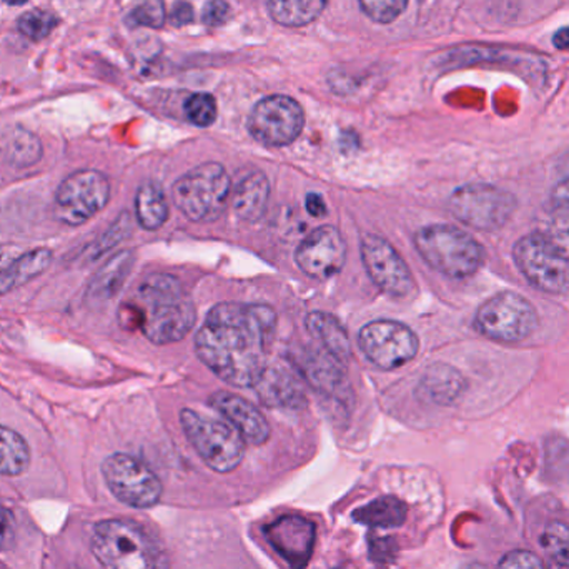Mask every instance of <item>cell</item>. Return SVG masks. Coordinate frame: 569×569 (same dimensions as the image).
<instances>
[{"label": "cell", "mask_w": 569, "mask_h": 569, "mask_svg": "<svg viewBox=\"0 0 569 569\" xmlns=\"http://www.w3.org/2000/svg\"><path fill=\"white\" fill-rule=\"evenodd\" d=\"M276 327V311L267 305L223 301L197 331V355L226 383L256 387L266 371Z\"/></svg>", "instance_id": "obj_1"}, {"label": "cell", "mask_w": 569, "mask_h": 569, "mask_svg": "<svg viewBox=\"0 0 569 569\" xmlns=\"http://www.w3.org/2000/svg\"><path fill=\"white\" fill-rule=\"evenodd\" d=\"M123 328H139L147 340L170 345L183 340L197 320L196 305L182 283L169 273H149L120 307Z\"/></svg>", "instance_id": "obj_2"}, {"label": "cell", "mask_w": 569, "mask_h": 569, "mask_svg": "<svg viewBox=\"0 0 569 569\" xmlns=\"http://www.w3.org/2000/svg\"><path fill=\"white\" fill-rule=\"evenodd\" d=\"M90 547L106 569H170L156 538L133 521H100L93 528Z\"/></svg>", "instance_id": "obj_3"}, {"label": "cell", "mask_w": 569, "mask_h": 569, "mask_svg": "<svg viewBox=\"0 0 569 569\" xmlns=\"http://www.w3.org/2000/svg\"><path fill=\"white\" fill-rule=\"evenodd\" d=\"M415 247L431 269L450 279L475 276L487 259L483 247L470 233L445 223L418 230Z\"/></svg>", "instance_id": "obj_4"}, {"label": "cell", "mask_w": 569, "mask_h": 569, "mask_svg": "<svg viewBox=\"0 0 569 569\" xmlns=\"http://www.w3.org/2000/svg\"><path fill=\"white\" fill-rule=\"evenodd\" d=\"M172 197L192 222H216L232 199V180L220 163H202L173 183Z\"/></svg>", "instance_id": "obj_5"}, {"label": "cell", "mask_w": 569, "mask_h": 569, "mask_svg": "<svg viewBox=\"0 0 569 569\" xmlns=\"http://www.w3.org/2000/svg\"><path fill=\"white\" fill-rule=\"evenodd\" d=\"M180 423L193 450L210 470L230 473L242 463L246 440L232 425L203 417L189 408L180 411Z\"/></svg>", "instance_id": "obj_6"}, {"label": "cell", "mask_w": 569, "mask_h": 569, "mask_svg": "<svg viewBox=\"0 0 569 569\" xmlns=\"http://www.w3.org/2000/svg\"><path fill=\"white\" fill-rule=\"evenodd\" d=\"M450 212L471 229L493 232L501 229L517 210V199L508 190L488 183H468L448 200Z\"/></svg>", "instance_id": "obj_7"}, {"label": "cell", "mask_w": 569, "mask_h": 569, "mask_svg": "<svg viewBox=\"0 0 569 569\" xmlns=\"http://www.w3.org/2000/svg\"><path fill=\"white\" fill-rule=\"evenodd\" d=\"M475 325L490 340L513 343L537 330L538 313L527 298L515 291H501L481 305Z\"/></svg>", "instance_id": "obj_8"}, {"label": "cell", "mask_w": 569, "mask_h": 569, "mask_svg": "<svg viewBox=\"0 0 569 569\" xmlns=\"http://www.w3.org/2000/svg\"><path fill=\"white\" fill-rule=\"evenodd\" d=\"M107 487L127 507L152 508L162 498V483L147 465L126 453L110 455L102 465Z\"/></svg>", "instance_id": "obj_9"}, {"label": "cell", "mask_w": 569, "mask_h": 569, "mask_svg": "<svg viewBox=\"0 0 569 569\" xmlns=\"http://www.w3.org/2000/svg\"><path fill=\"white\" fill-rule=\"evenodd\" d=\"M109 179L99 170H79L56 193V216L67 226H82L109 203Z\"/></svg>", "instance_id": "obj_10"}, {"label": "cell", "mask_w": 569, "mask_h": 569, "mask_svg": "<svg viewBox=\"0 0 569 569\" xmlns=\"http://www.w3.org/2000/svg\"><path fill=\"white\" fill-rule=\"evenodd\" d=\"M518 269L538 290L563 295L569 291V262L558 256L541 233H530L513 249Z\"/></svg>", "instance_id": "obj_11"}, {"label": "cell", "mask_w": 569, "mask_h": 569, "mask_svg": "<svg viewBox=\"0 0 569 569\" xmlns=\"http://www.w3.org/2000/svg\"><path fill=\"white\" fill-rule=\"evenodd\" d=\"M358 345L365 357L383 370L403 367L417 357L420 348L415 331L393 320H378L365 325L358 335Z\"/></svg>", "instance_id": "obj_12"}, {"label": "cell", "mask_w": 569, "mask_h": 569, "mask_svg": "<svg viewBox=\"0 0 569 569\" xmlns=\"http://www.w3.org/2000/svg\"><path fill=\"white\" fill-rule=\"evenodd\" d=\"M305 113L297 100L272 96L260 100L249 117V132L267 147H284L300 137Z\"/></svg>", "instance_id": "obj_13"}, {"label": "cell", "mask_w": 569, "mask_h": 569, "mask_svg": "<svg viewBox=\"0 0 569 569\" xmlns=\"http://www.w3.org/2000/svg\"><path fill=\"white\" fill-rule=\"evenodd\" d=\"M361 260L373 283L390 297L408 298L417 290L407 263L381 237L368 233L361 239Z\"/></svg>", "instance_id": "obj_14"}, {"label": "cell", "mask_w": 569, "mask_h": 569, "mask_svg": "<svg viewBox=\"0 0 569 569\" xmlns=\"http://www.w3.org/2000/svg\"><path fill=\"white\" fill-rule=\"evenodd\" d=\"M347 243L340 230L331 226L318 227L298 246L295 262L301 272L315 280H327L343 269Z\"/></svg>", "instance_id": "obj_15"}, {"label": "cell", "mask_w": 569, "mask_h": 569, "mask_svg": "<svg viewBox=\"0 0 569 569\" xmlns=\"http://www.w3.org/2000/svg\"><path fill=\"white\" fill-rule=\"evenodd\" d=\"M263 535L270 547L287 561L288 567L291 569L308 567L313 555L315 538H317L313 521L287 515L267 525L263 528Z\"/></svg>", "instance_id": "obj_16"}, {"label": "cell", "mask_w": 569, "mask_h": 569, "mask_svg": "<svg viewBox=\"0 0 569 569\" xmlns=\"http://www.w3.org/2000/svg\"><path fill=\"white\" fill-rule=\"evenodd\" d=\"M298 371L303 375L305 380L327 397L340 400L348 390L347 373L345 365L337 358L331 357L323 348L303 347L297 351Z\"/></svg>", "instance_id": "obj_17"}, {"label": "cell", "mask_w": 569, "mask_h": 569, "mask_svg": "<svg viewBox=\"0 0 569 569\" xmlns=\"http://www.w3.org/2000/svg\"><path fill=\"white\" fill-rule=\"evenodd\" d=\"M210 407L219 411L247 443H267L270 438L269 421L266 420L259 408L253 407L250 401L240 395L230 391H217L210 397Z\"/></svg>", "instance_id": "obj_18"}, {"label": "cell", "mask_w": 569, "mask_h": 569, "mask_svg": "<svg viewBox=\"0 0 569 569\" xmlns=\"http://www.w3.org/2000/svg\"><path fill=\"white\" fill-rule=\"evenodd\" d=\"M253 388L260 401L269 408L300 410L307 405V395L300 381L282 367H267Z\"/></svg>", "instance_id": "obj_19"}, {"label": "cell", "mask_w": 569, "mask_h": 569, "mask_svg": "<svg viewBox=\"0 0 569 569\" xmlns=\"http://www.w3.org/2000/svg\"><path fill=\"white\" fill-rule=\"evenodd\" d=\"M52 257L49 249H37L17 257L0 256V295L42 276L52 263Z\"/></svg>", "instance_id": "obj_20"}, {"label": "cell", "mask_w": 569, "mask_h": 569, "mask_svg": "<svg viewBox=\"0 0 569 569\" xmlns=\"http://www.w3.org/2000/svg\"><path fill=\"white\" fill-rule=\"evenodd\" d=\"M270 199V183L266 173L252 172L239 180L232 190L233 212L243 222H257L266 213Z\"/></svg>", "instance_id": "obj_21"}, {"label": "cell", "mask_w": 569, "mask_h": 569, "mask_svg": "<svg viewBox=\"0 0 569 569\" xmlns=\"http://www.w3.org/2000/svg\"><path fill=\"white\" fill-rule=\"evenodd\" d=\"M308 333L320 343L323 350H327L331 357L337 358L340 363L347 365L351 357L350 338L343 325L327 311H311L307 320Z\"/></svg>", "instance_id": "obj_22"}, {"label": "cell", "mask_w": 569, "mask_h": 569, "mask_svg": "<svg viewBox=\"0 0 569 569\" xmlns=\"http://www.w3.org/2000/svg\"><path fill=\"white\" fill-rule=\"evenodd\" d=\"M541 236L569 262V179L555 187L551 193V207Z\"/></svg>", "instance_id": "obj_23"}, {"label": "cell", "mask_w": 569, "mask_h": 569, "mask_svg": "<svg viewBox=\"0 0 569 569\" xmlns=\"http://www.w3.org/2000/svg\"><path fill=\"white\" fill-rule=\"evenodd\" d=\"M420 390L428 400L438 405H451L460 398L465 390V378L457 368L450 365L437 363L425 371Z\"/></svg>", "instance_id": "obj_24"}, {"label": "cell", "mask_w": 569, "mask_h": 569, "mask_svg": "<svg viewBox=\"0 0 569 569\" xmlns=\"http://www.w3.org/2000/svg\"><path fill=\"white\" fill-rule=\"evenodd\" d=\"M133 267V253L122 252L113 257L99 270L89 284V298L92 300H110L119 293Z\"/></svg>", "instance_id": "obj_25"}, {"label": "cell", "mask_w": 569, "mask_h": 569, "mask_svg": "<svg viewBox=\"0 0 569 569\" xmlns=\"http://www.w3.org/2000/svg\"><path fill=\"white\" fill-rule=\"evenodd\" d=\"M351 518L370 528H398L407 520V505L395 497H381L355 510Z\"/></svg>", "instance_id": "obj_26"}, {"label": "cell", "mask_w": 569, "mask_h": 569, "mask_svg": "<svg viewBox=\"0 0 569 569\" xmlns=\"http://www.w3.org/2000/svg\"><path fill=\"white\" fill-rule=\"evenodd\" d=\"M136 213L142 229L153 232L169 219V203L162 187L157 182H146L139 187L136 197Z\"/></svg>", "instance_id": "obj_27"}, {"label": "cell", "mask_w": 569, "mask_h": 569, "mask_svg": "<svg viewBox=\"0 0 569 569\" xmlns=\"http://www.w3.org/2000/svg\"><path fill=\"white\" fill-rule=\"evenodd\" d=\"M328 0H269L272 19L284 27H303L313 22Z\"/></svg>", "instance_id": "obj_28"}, {"label": "cell", "mask_w": 569, "mask_h": 569, "mask_svg": "<svg viewBox=\"0 0 569 569\" xmlns=\"http://www.w3.org/2000/svg\"><path fill=\"white\" fill-rule=\"evenodd\" d=\"M0 152L6 157L7 162L16 167L33 166L42 156L40 140L29 130L12 129L6 137H2Z\"/></svg>", "instance_id": "obj_29"}, {"label": "cell", "mask_w": 569, "mask_h": 569, "mask_svg": "<svg viewBox=\"0 0 569 569\" xmlns=\"http://www.w3.org/2000/svg\"><path fill=\"white\" fill-rule=\"evenodd\" d=\"M30 450L17 431L0 427V475L17 477L29 468Z\"/></svg>", "instance_id": "obj_30"}, {"label": "cell", "mask_w": 569, "mask_h": 569, "mask_svg": "<svg viewBox=\"0 0 569 569\" xmlns=\"http://www.w3.org/2000/svg\"><path fill=\"white\" fill-rule=\"evenodd\" d=\"M541 550L547 557V569H569V527L555 521L540 537Z\"/></svg>", "instance_id": "obj_31"}, {"label": "cell", "mask_w": 569, "mask_h": 569, "mask_svg": "<svg viewBox=\"0 0 569 569\" xmlns=\"http://www.w3.org/2000/svg\"><path fill=\"white\" fill-rule=\"evenodd\" d=\"M183 110L187 119L197 127H210L217 120V102L210 93H193L187 99Z\"/></svg>", "instance_id": "obj_32"}, {"label": "cell", "mask_w": 569, "mask_h": 569, "mask_svg": "<svg viewBox=\"0 0 569 569\" xmlns=\"http://www.w3.org/2000/svg\"><path fill=\"white\" fill-rule=\"evenodd\" d=\"M57 23L59 20L53 13L46 12V10H30L20 16L17 26H19L20 32L29 39L42 40L56 29Z\"/></svg>", "instance_id": "obj_33"}, {"label": "cell", "mask_w": 569, "mask_h": 569, "mask_svg": "<svg viewBox=\"0 0 569 569\" xmlns=\"http://www.w3.org/2000/svg\"><path fill=\"white\" fill-rule=\"evenodd\" d=\"M361 10L378 23L397 20L407 9L408 0H358Z\"/></svg>", "instance_id": "obj_34"}, {"label": "cell", "mask_w": 569, "mask_h": 569, "mask_svg": "<svg viewBox=\"0 0 569 569\" xmlns=\"http://www.w3.org/2000/svg\"><path fill=\"white\" fill-rule=\"evenodd\" d=\"M130 20L137 26L162 27L166 22V9L162 0H146L130 13Z\"/></svg>", "instance_id": "obj_35"}, {"label": "cell", "mask_w": 569, "mask_h": 569, "mask_svg": "<svg viewBox=\"0 0 569 569\" xmlns=\"http://www.w3.org/2000/svg\"><path fill=\"white\" fill-rule=\"evenodd\" d=\"M498 569H547V567L531 551L515 550L501 558Z\"/></svg>", "instance_id": "obj_36"}, {"label": "cell", "mask_w": 569, "mask_h": 569, "mask_svg": "<svg viewBox=\"0 0 569 569\" xmlns=\"http://www.w3.org/2000/svg\"><path fill=\"white\" fill-rule=\"evenodd\" d=\"M397 555V543L393 538H377L370 540V557L373 563L390 565Z\"/></svg>", "instance_id": "obj_37"}, {"label": "cell", "mask_w": 569, "mask_h": 569, "mask_svg": "<svg viewBox=\"0 0 569 569\" xmlns=\"http://www.w3.org/2000/svg\"><path fill=\"white\" fill-rule=\"evenodd\" d=\"M230 17V6L226 0H210L203 9V22L207 26H222Z\"/></svg>", "instance_id": "obj_38"}, {"label": "cell", "mask_w": 569, "mask_h": 569, "mask_svg": "<svg viewBox=\"0 0 569 569\" xmlns=\"http://www.w3.org/2000/svg\"><path fill=\"white\" fill-rule=\"evenodd\" d=\"M16 541V523L12 515L0 505V551L9 550Z\"/></svg>", "instance_id": "obj_39"}, {"label": "cell", "mask_w": 569, "mask_h": 569, "mask_svg": "<svg viewBox=\"0 0 569 569\" xmlns=\"http://www.w3.org/2000/svg\"><path fill=\"white\" fill-rule=\"evenodd\" d=\"M305 207H307V212L311 217L320 219V217L327 216V203H325L323 197L320 193H308L307 199H305Z\"/></svg>", "instance_id": "obj_40"}, {"label": "cell", "mask_w": 569, "mask_h": 569, "mask_svg": "<svg viewBox=\"0 0 569 569\" xmlns=\"http://www.w3.org/2000/svg\"><path fill=\"white\" fill-rule=\"evenodd\" d=\"M193 19V9L187 2H179L173 6L172 13H170V20H172L176 26H187V23L192 22Z\"/></svg>", "instance_id": "obj_41"}, {"label": "cell", "mask_w": 569, "mask_h": 569, "mask_svg": "<svg viewBox=\"0 0 569 569\" xmlns=\"http://www.w3.org/2000/svg\"><path fill=\"white\" fill-rule=\"evenodd\" d=\"M553 46L557 47L558 50L569 52V27H563V29L555 33Z\"/></svg>", "instance_id": "obj_42"}, {"label": "cell", "mask_w": 569, "mask_h": 569, "mask_svg": "<svg viewBox=\"0 0 569 569\" xmlns=\"http://www.w3.org/2000/svg\"><path fill=\"white\" fill-rule=\"evenodd\" d=\"M3 2L9 3V6H23L27 0H3Z\"/></svg>", "instance_id": "obj_43"}]
</instances>
